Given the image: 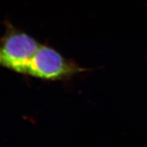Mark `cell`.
Listing matches in <instances>:
<instances>
[{
	"mask_svg": "<svg viewBox=\"0 0 147 147\" xmlns=\"http://www.w3.org/2000/svg\"><path fill=\"white\" fill-rule=\"evenodd\" d=\"M40 45L32 36L8 24L0 40V66L23 74Z\"/></svg>",
	"mask_w": 147,
	"mask_h": 147,
	"instance_id": "obj_1",
	"label": "cell"
},
{
	"mask_svg": "<svg viewBox=\"0 0 147 147\" xmlns=\"http://www.w3.org/2000/svg\"><path fill=\"white\" fill-rule=\"evenodd\" d=\"M87 71L67 59L54 49L41 45L29 61L23 74L44 80H63Z\"/></svg>",
	"mask_w": 147,
	"mask_h": 147,
	"instance_id": "obj_2",
	"label": "cell"
}]
</instances>
